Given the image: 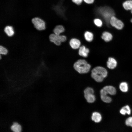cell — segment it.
Masks as SVG:
<instances>
[{
  "label": "cell",
  "mask_w": 132,
  "mask_h": 132,
  "mask_svg": "<svg viewBox=\"0 0 132 132\" xmlns=\"http://www.w3.org/2000/svg\"><path fill=\"white\" fill-rule=\"evenodd\" d=\"M108 74L107 70L104 67L100 66H96L94 68L91 72V77L95 81L100 82L102 81Z\"/></svg>",
  "instance_id": "cell-1"
},
{
  "label": "cell",
  "mask_w": 132,
  "mask_h": 132,
  "mask_svg": "<svg viewBox=\"0 0 132 132\" xmlns=\"http://www.w3.org/2000/svg\"><path fill=\"white\" fill-rule=\"evenodd\" d=\"M74 69L80 74L88 73L89 71L91 65L85 60L80 59L76 61L74 64Z\"/></svg>",
  "instance_id": "cell-2"
},
{
  "label": "cell",
  "mask_w": 132,
  "mask_h": 132,
  "mask_svg": "<svg viewBox=\"0 0 132 132\" xmlns=\"http://www.w3.org/2000/svg\"><path fill=\"white\" fill-rule=\"evenodd\" d=\"M49 39L50 42L58 46L61 44L62 42L66 41V37L64 35H57L53 33L49 35Z\"/></svg>",
  "instance_id": "cell-3"
},
{
  "label": "cell",
  "mask_w": 132,
  "mask_h": 132,
  "mask_svg": "<svg viewBox=\"0 0 132 132\" xmlns=\"http://www.w3.org/2000/svg\"><path fill=\"white\" fill-rule=\"evenodd\" d=\"M99 11L102 16L108 22H109L111 17L114 15L113 11L109 7L101 8L99 9Z\"/></svg>",
  "instance_id": "cell-4"
},
{
  "label": "cell",
  "mask_w": 132,
  "mask_h": 132,
  "mask_svg": "<svg viewBox=\"0 0 132 132\" xmlns=\"http://www.w3.org/2000/svg\"><path fill=\"white\" fill-rule=\"evenodd\" d=\"M109 23L112 26L118 30H121L124 26L123 22L114 15L111 17L110 19Z\"/></svg>",
  "instance_id": "cell-5"
},
{
  "label": "cell",
  "mask_w": 132,
  "mask_h": 132,
  "mask_svg": "<svg viewBox=\"0 0 132 132\" xmlns=\"http://www.w3.org/2000/svg\"><path fill=\"white\" fill-rule=\"evenodd\" d=\"M32 22L35 28L39 31L43 30L45 28V23L41 19L37 17L32 19Z\"/></svg>",
  "instance_id": "cell-6"
},
{
  "label": "cell",
  "mask_w": 132,
  "mask_h": 132,
  "mask_svg": "<svg viewBox=\"0 0 132 132\" xmlns=\"http://www.w3.org/2000/svg\"><path fill=\"white\" fill-rule=\"evenodd\" d=\"M118 63L116 60L112 57L108 58L106 63L107 67L110 69H113L117 66Z\"/></svg>",
  "instance_id": "cell-7"
},
{
  "label": "cell",
  "mask_w": 132,
  "mask_h": 132,
  "mask_svg": "<svg viewBox=\"0 0 132 132\" xmlns=\"http://www.w3.org/2000/svg\"><path fill=\"white\" fill-rule=\"evenodd\" d=\"M100 94L101 99L103 102L109 103L111 101V99L108 96L107 92L103 88L100 90Z\"/></svg>",
  "instance_id": "cell-8"
},
{
  "label": "cell",
  "mask_w": 132,
  "mask_h": 132,
  "mask_svg": "<svg viewBox=\"0 0 132 132\" xmlns=\"http://www.w3.org/2000/svg\"><path fill=\"white\" fill-rule=\"evenodd\" d=\"M69 43L71 47L74 49L79 48L81 45L80 41L76 38L71 39Z\"/></svg>",
  "instance_id": "cell-9"
},
{
  "label": "cell",
  "mask_w": 132,
  "mask_h": 132,
  "mask_svg": "<svg viewBox=\"0 0 132 132\" xmlns=\"http://www.w3.org/2000/svg\"><path fill=\"white\" fill-rule=\"evenodd\" d=\"M78 54L84 57H87L89 52V49L85 46L82 45L79 48Z\"/></svg>",
  "instance_id": "cell-10"
},
{
  "label": "cell",
  "mask_w": 132,
  "mask_h": 132,
  "mask_svg": "<svg viewBox=\"0 0 132 132\" xmlns=\"http://www.w3.org/2000/svg\"><path fill=\"white\" fill-rule=\"evenodd\" d=\"M101 38L105 42H109L112 40L113 36L108 31H105L102 33Z\"/></svg>",
  "instance_id": "cell-11"
},
{
  "label": "cell",
  "mask_w": 132,
  "mask_h": 132,
  "mask_svg": "<svg viewBox=\"0 0 132 132\" xmlns=\"http://www.w3.org/2000/svg\"><path fill=\"white\" fill-rule=\"evenodd\" d=\"M91 119L94 122L98 123L101 121L102 117L101 114L99 113L94 112L92 113Z\"/></svg>",
  "instance_id": "cell-12"
},
{
  "label": "cell",
  "mask_w": 132,
  "mask_h": 132,
  "mask_svg": "<svg viewBox=\"0 0 132 132\" xmlns=\"http://www.w3.org/2000/svg\"><path fill=\"white\" fill-rule=\"evenodd\" d=\"M4 31L6 35L9 37L13 36L14 33L13 28L10 26H6L4 28Z\"/></svg>",
  "instance_id": "cell-13"
},
{
  "label": "cell",
  "mask_w": 132,
  "mask_h": 132,
  "mask_svg": "<svg viewBox=\"0 0 132 132\" xmlns=\"http://www.w3.org/2000/svg\"><path fill=\"white\" fill-rule=\"evenodd\" d=\"M65 30L64 27L61 25H58L56 26L53 30L54 33L57 35H60L64 32Z\"/></svg>",
  "instance_id": "cell-14"
},
{
  "label": "cell",
  "mask_w": 132,
  "mask_h": 132,
  "mask_svg": "<svg viewBox=\"0 0 132 132\" xmlns=\"http://www.w3.org/2000/svg\"><path fill=\"white\" fill-rule=\"evenodd\" d=\"M103 88L106 91L108 94L110 95H114L116 93V90L115 88L112 86H106Z\"/></svg>",
  "instance_id": "cell-15"
},
{
  "label": "cell",
  "mask_w": 132,
  "mask_h": 132,
  "mask_svg": "<svg viewBox=\"0 0 132 132\" xmlns=\"http://www.w3.org/2000/svg\"><path fill=\"white\" fill-rule=\"evenodd\" d=\"M123 8L126 10H132V0H127L122 4Z\"/></svg>",
  "instance_id": "cell-16"
},
{
  "label": "cell",
  "mask_w": 132,
  "mask_h": 132,
  "mask_svg": "<svg viewBox=\"0 0 132 132\" xmlns=\"http://www.w3.org/2000/svg\"><path fill=\"white\" fill-rule=\"evenodd\" d=\"M84 36L86 40L89 42H91L94 38L93 34L91 32L88 31H86L85 32Z\"/></svg>",
  "instance_id": "cell-17"
},
{
  "label": "cell",
  "mask_w": 132,
  "mask_h": 132,
  "mask_svg": "<svg viewBox=\"0 0 132 132\" xmlns=\"http://www.w3.org/2000/svg\"><path fill=\"white\" fill-rule=\"evenodd\" d=\"M87 102L89 103H94L96 100V97L94 94H90L84 96Z\"/></svg>",
  "instance_id": "cell-18"
},
{
  "label": "cell",
  "mask_w": 132,
  "mask_h": 132,
  "mask_svg": "<svg viewBox=\"0 0 132 132\" xmlns=\"http://www.w3.org/2000/svg\"><path fill=\"white\" fill-rule=\"evenodd\" d=\"M11 128V130L15 132H20L22 130L21 126L16 122L13 123Z\"/></svg>",
  "instance_id": "cell-19"
},
{
  "label": "cell",
  "mask_w": 132,
  "mask_h": 132,
  "mask_svg": "<svg viewBox=\"0 0 132 132\" xmlns=\"http://www.w3.org/2000/svg\"><path fill=\"white\" fill-rule=\"evenodd\" d=\"M120 112L123 115H125L126 113L130 115L131 113V110L129 107L126 105L123 107L120 110Z\"/></svg>",
  "instance_id": "cell-20"
},
{
  "label": "cell",
  "mask_w": 132,
  "mask_h": 132,
  "mask_svg": "<svg viewBox=\"0 0 132 132\" xmlns=\"http://www.w3.org/2000/svg\"><path fill=\"white\" fill-rule=\"evenodd\" d=\"M119 88L123 92H127L128 89L127 83L125 82L121 83L120 85Z\"/></svg>",
  "instance_id": "cell-21"
},
{
  "label": "cell",
  "mask_w": 132,
  "mask_h": 132,
  "mask_svg": "<svg viewBox=\"0 0 132 132\" xmlns=\"http://www.w3.org/2000/svg\"><path fill=\"white\" fill-rule=\"evenodd\" d=\"M94 89L92 87H90L86 88L83 91L84 96L90 94H94Z\"/></svg>",
  "instance_id": "cell-22"
},
{
  "label": "cell",
  "mask_w": 132,
  "mask_h": 132,
  "mask_svg": "<svg viewBox=\"0 0 132 132\" xmlns=\"http://www.w3.org/2000/svg\"><path fill=\"white\" fill-rule=\"evenodd\" d=\"M8 49L6 47L0 45V54L5 55L8 54Z\"/></svg>",
  "instance_id": "cell-23"
},
{
  "label": "cell",
  "mask_w": 132,
  "mask_h": 132,
  "mask_svg": "<svg viewBox=\"0 0 132 132\" xmlns=\"http://www.w3.org/2000/svg\"><path fill=\"white\" fill-rule=\"evenodd\" d=\"M93 22L94 24L97 27H100L103 25V22L102 20L99 18H96L93 20Z\"/></svg>",
  "instance_id": "cell-24"
},
{
  "label": "cell",
  "mask_w": 132,
  "mask_h": 132,
  "mask_svg": "<svg viewBox=\"0 0 132 132\" xmlns=\"http://www.w3.org/2000/svg\"><path fill=\"white\" fill-rule=\"evenodd\" d=\"M125 124L127 126L132 127V117H130L126 120Z\"/></svg>",
  "instance_id": "cell-25"
},
{
  "label": "cell",
  "mask_w": 132,
  "mask_h": 132,
  "mask_svg": "<svg viewBox=\"0 0 132 132\" xmlns=\"http://www.w3.org/2000/svg\"><path fill=\"white\" fill-rule=\"evenodd\" d=\"M72 1L77 5H80L81 4L83 0H72Z\"/></svg>",
  "instance_id": "cell-26"
},
{
  "label": "cell",
  "mask_w": 132,
  "mask_h": 132,
  "mask_svg": "<svg viewBox=\"0 0 132 132\" xmlns=\"http://www.w3.org/2000/svg\"><path fill=\"white\" fill-rule=\"evenodd\" d=\"M85 2L88 4H91L93 3L94 0H83Z\"/></svg>",
  "instance_id": "cell-27"
},
{
  "label": "cell",
  "mask_w": 132,
  "mask_h": 132,
  "mask_svg": "<svg viewBox=\"0 0 132 132\" xmlns=\"http://www.w3.org/2000/svg\"><path fill=\"white\" fill-rule=\"evenodd\" d=\"M131 13L132 14V10H131ZM131 22L132 23V18L131 19Z\"/></svg>",
  "instance_id": "cell-28"
}]
</instances>
